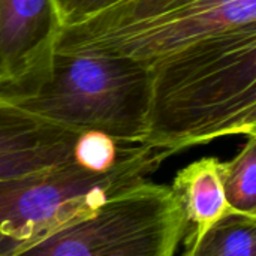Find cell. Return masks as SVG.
I'll list each match as a JSON object with an SVG mask.
<instances>
[{
	"instance_id": "4",
	"label": "cell",
	"mask_w": 256,
	"mask_h": 256,
	"mask_svg": "<svg viewBox=\"0 0 256 256\" xmlns=\"http://www.w3.org/2000/svg\"><path fill=\"white\" fill-rule=\"evenodd\" d=\"M172 156L150 146H129L108 171L66 166L0 180V256H14L80 218L114 194L144 183Z\"/></svg>"
},
{
	"instance_id": "7",
	"label": "cell",
	"mask_w": 256,
	"mask_h": 256,
	"mask_svg": "<svg viewBox=\"0 0 256 256\" xmlns=\"http://www.w3.org/2000/svg\"><path fill=\"white\" fill-rule=\"evenodd\" d=\"M80 134L0 100V180L30 176L75 162Z\"/></svg>"
},
{
	"instance_id": "10",
	"label": "cell",
	"mask_w": 256,
	"mask_h": 256,
	"mask_svg": "<svg viewBox=\"0 0 256 256\" xmlns=\"http://www.w3.org/2000/svg\"><path fill=\"white\" fill-rule=\"evenodd\" d=\"M190 256H256V218L238 213L224 218Z\"/></svg>"
},
{
	"instance_id": "2",
	"label": "cell",
	"mask_w": 256,
	"mask_h": 256,
	"mask_svg": "<svg viewBox=\"0 0 256 256\" xmlns=\"http://www.w3.org/2000/svg\"><path fill=\"white\" fill-rule=\"evenodd\" d=\"M256 27V0H117L63 24L56 52H98L154 66L219 33Z\"/></svg>"
},
{
	"instance_id": "9",
	"label": "cell",
	"mask_w": 256,
	"mask_h": 256,
	"mask_svg": "<svg viewBox=\"0 0 256 256\" xmlns=\"http://www.w3.org/2000/svg\"><path fill=\"white\" fill-rule=\"evenodd\" d=\"M228 204L240 214L256 218V135L248 136L240 152L219 162Z\"/></svg>"
},
{
	"instance_id": "1",
	"label": "cell",
	"mask_w": 256,
	"mask_h": 256,
	"mask_svg": "<svg viewBox=\"0 0 256 256\" xmlns=\"http://www.w3.org/2000/svg\"><path fill=\"white\" fill-rule=\"evenodd\" d=\"M256 135V27L200 40L152 66L144 146L176 154Z\"/></svg>"
},
{
	"instance_id": "5",
	"label": "cell",
	"mask_w": 256,
	"mask_h": 256,
	"mask_svg": "<svg viewBox=\"0 0 256 256\" xmlns=\"http://www.w3.org/2000/svg\"><path fill=\"white\" fill-rule=\"evenodd\" d=\"M183 237V214L170 186L147 180L14 256H176Z\"/></svg>"
},
{
	"instance_id": "12",
	"label": "cell",
	"mask_w": 256,
	"mask_h": 256,
	"mask_svg": "<svg viewBox=\"0 0 256 256\" xmlns=\"http://www.w3.org/2000/svg\"><path fill=\"white\" fill-rule=\"evenodd\" d=\"M114 2H117V0H72L68 12L63 18V24H70V22L80 21Z\"/></svg>"
},
{
	"instance_id": "6",
	"label": "cell",
	"mask_w": 256,
	"mask_h": 256,
	"mask_svg": "<svg viewBox=\"0 0 256 256\" xmlns=\"http://www.w3.org/2000/svg\"><path fill=\"white\" fill-rule=\"evenodd\" d=\"M63 27L57 0H0V100L30 98L50 74Z\"/></svg>"
},
{
	"instance_id": "8",
	"label": "cell",
	"mask_w": 256,
	"mask_h": 256,
	"mask_svg": "<svg viewBox=\"0 0 256 256\" xmlns=\"http://www.w3.org/2000/svg\"><path fill=\"white\" fill-rule=\"evenodd\" d=\"M219 162L213 156L201 158L182 168L170 184L184 220L183 256L192 255L219 220L237 213L225 198Z\"/></svg>"
},
{
	"instance_id": "13",
	"label": "cell",
	"mask_w": 256,
	"mask_h": 256,
	"mask_svg": "<svg viewBox=\"0 0 256 256\" xmlns=\"http://www.w3.org/2000/svg\"><path fill=\"white\" fill-rule=\"evenodd\" d=\"M57 3H58V8H60V12H62V16L64 18V15H66V12H68V9H69V6H70V3H72V0H57Z\"/></svg>"
},
{
	"instance_id": "11",
	"label": "cell",
	"mask_w": 256,
	"mask_h": 256,
	"mask_svg": "<svg viewBox=\"0 0 256 256\" xmlns=\"http://www.w3.org/2000/svg\"><path fill=\"white\" fill-rule=\"evenodd\" d=\"M128 147L117 144L106 135L82 132L75 146V162L93 171H108L120 162Z\"/></svg>"
},
{
	"instance_id": "3",
	"label": "cell",
	"mask_w": 256,
	"mask_h": 256,
	"mask_svg": "<svg viewBox=\"0 0 256 256\" xmlns=\"http://www.w3.org/2000/svg\"><path fill=\"white\" fill-rule=\"evenodd\" d=\"M152 68L98 52H54L50 74L22 111L76 134L98 132L120 146L146 140Z\"/></svg>"
}]
</instances>
